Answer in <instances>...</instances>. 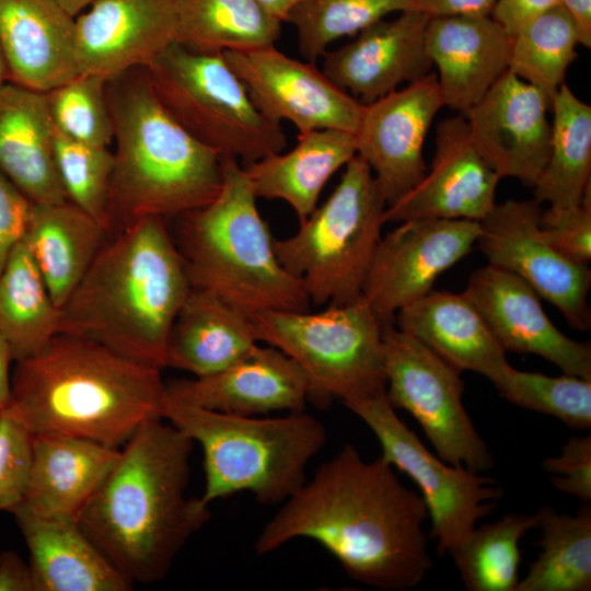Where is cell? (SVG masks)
Here are the masks:
<instances>
[{"label": "cell", "instance_id": "obj_52", "mask_svg": "<svg viewBox=\"0 0 591 591\" xmlns=\"http://www.w3.org/2000/svg\"><path fill=\"white\" fill-rule=\"evenodd\" d=\"M59 4L72 16H77L90 7L95 0H57Z\"/></svg>", "mask_w": 591, "mask_h": 591}, {"label": "cell", "instance_id": "obj_7", "mask_svg": "<svg viewBox=\"0 0 591 591\" xmlns=\"http://www.w3.org/2000/svg\"><path fill=\"white\" fill-rule=\"evenodd\" d=\"M161 416L204 452L206 505L241 491L260 503L285 502L306 480L309 462L326 431L313 416L290 413L257 418L220 413L164 398Z\"/></svg>", "mask_w": 591, "mask_h": 591}, {"label": "cell", "instance_id": "obj_35", "mask_svg": "<svg viewBox=\"0 0 591 591\" xmlns=\"http://www.w3.org/2000/svg\"><path fill=\"white\" fill-rule=\"evenodd\" d=\"M536 515L541 553L517 591L591 590V509L575 515L542 507Z\"/></svg>", "mask_w": 591, "mask_h": 591}, {"label": "cell", "instance_id": "obj_15", "mask_svg": "<svg viewBox=\"0 0 591 591\" xmlns=\"http://www.w3.org/2000/svg\"><path fill=\"white\" fill-rule=\"evenodd\" d=\"M223 57L267 119L289 121L299 135L318 129L357 131L363 104L315 62L288 56L275 45L228 51Z\"/></svg>", "mask_w": 591, "mask_h": 591}, {"label": "cell", "instance_id": "obj_1", "mask_svg": "<svg viewBox=\"0 0 591 591\" xmlns=\"http://www.w3.org/2000/svg\"><path fill=\"white\" fill-rule=\"evenodd\" d=\"M421 496L382 455L366 461L352 444L321 464L260 531L266 555L293 538L317 542L355 581L380 590L419 584L432 567Z\"/></svg>", "mask_w": 591, "mask_h": 591}, {"label": "cell", "instance_id": "obj_50", "mask_svg": "<svg viewBox=\"0 0 591 591\" xmlns=\"http://www.w3.org/2000/svg\"><path fill=\"white\" fill-rule=\"evenodd\" d=\"M14 357L7 339L0 334V412L5 409L12 398L11 363Z\"/></svg>", "mask_w": 591, "mask_h": 591}, {"label": "cell", "instance_id": "obj_14", "mask_svg": "<svg viewBox=\"0 0 591 591\" xmlns=\"http://www.w3.org/2000/svg\"><path fill=\"white\" fill-rule=\"evenodd\" d=\"M376 247L362 298L381 324L394 325L396 313L432 290L445 270L476 244L479 221L412 219L398 222Z\"/></svg>", "mask_w": 591, "mask_h": 591}, {"label": "cell", "instance_id": "obj_46", "mask_svg": "<svg viewBox=\"0 0 591 591\" xmlns=\"http://www.w3.org/2000/svg\"><path fill=\"white\" fill-rule=\"evenodd\" d=\"M559 0H498L491 16L512 36L530 19Z\"/></svg>", "mask_w": 591, "mask_h": 591}, {"label": "cell", "instance_id": "obj_48", "mask_svg": "<svg viewBox=\"0 0 591 591\" xmlns=\"http://www.w3.org/2000/svg\"><path fill=\"white\" fill-rule=\"evenodd\" d=\"M0 591H34L28 563L13 551L0 553Z\"/></svg>", "mask_w": 591, "mask_h": 591}, {"label": "cell", "instance_id": "obj_53", "mask_svg": "<svg viewBox=\"0 0 591 591\" xmlns=\"http://www.w3.org/2000/svg\"><path fill=\"white\" fill-rule=\"evenodd\" d=\"M7 81H9L8 68H7L5 60H4V57L0 47V85Z\"/></svg>", "mask_w": 591, "mask_h": 591}, {"label": "cell", "instance_id": "obj_33", "mask_svg": "<svg viewBox=\"0 0 591 591\" xmlns=\"http://www.w3.org/2000/svg\"><path fill=\"white\" fill-rule=\"evenodd\" d=\"M549 153L536 179L534 200L551 206L579 205L590 188L591 106L564 83L551 102Z\"/></svg>", "mask_w": 591, "mask_h": 591}, {"label": "cell", "instance_id": "obj_20", "mask_svg": "<svg viewBox=\"0 0 591 591\" xmlns=\"http://www.w3.org/2000/svg\"><path fill=\"white\" fill-rule=\"evenodd\" d=\"M463 293L506 351L537 355L564 373L591 380L590 343L563 334L538 293L519 276L488 264L472 274Z\"/></svg>", "mask_w": 591, "mask_h": 591}, {"label": "cell", "instance_id": "obj_2", "mask_svg": "<svg viewBox=\"0 0 591 591\" xmlns=\"http://www.w3.org/2000/svg\"><path fill=\"white\" fill-rule=\"evenodd\" d=\"M194 441L163 418L148 420L79 519V525L130 582L167 575L187 541L210 518L186 493Z\"/></svg>", "mask_w": 591, "mask_h": 591}, {"label": "cell", "instance_id": "obj_41", "mask_svg": "<svg viewBox=\"0 0 591 591\" xmlns=\"http://www.w3.org/2000/svg\"><path fill=\"white\" fill-rule=\"evenodd\" d=\"M106 83L100 77L79 73L46 92L55 130L80 143L108 148L114 126Z\"/></svg>", "mask_w": 591, "mask_h": 591}, {"label": "cell", "instance_id": "obj_16", "mask_svg": "<svg viewBox=\"0 0 591 591\" xmlns=\"http://www.w3.org/2000/svg\"><path fill=\"white\" fill-rule=\"evenodd\" d=\"M443 106L434 73L363 104L355 132L357 155L372 171L386 206L425 176V138Z\"/></svg>", "mask_w": 591, "mask_h": 591}, {"label": "cell", "instance_id": "obj_22", "mask_svg": "<svg viewBox=\"0 0 591 591\" xmlns=\"http://www.w3.org/2000/svg\"><path fill=\"white\" fill-rule=\"evenodd\" d=\"M167 399L241 416L304 412L313 397L302 369L274 346L255 345L225 369L165 383Z\"/></svg>", "mask_w": 591, "mask_h": 591}, {"label": "cell", "instance_id": "obj_31", "mask_svg": "<svg viewBox=\"0 0 591 591\" xmlns=\"http://www.w3.org/2000/svg\"><path fill=\"white\" fill-rule=\"evenodd\" d=\"M108 232L68 200L32 202L22 239L60 309L80 283Z\"/></svg>", "mask_w": 591, "mask_h": 591}, {"label": "cell", "instance_id": "obj_49", "mask_svg": "<svg viewBox=\"0 0 591 591\" xmlns=\"http://www.w3.org/2000/svg\"><path fill=\"white\" fill-rule=\"evenodd\" d=\"M572 19L579 35L580 45L591 47V0H559Z\"/></svg>", "mask_w": 591, "mask_h": 591}, {"label": "cell", "instance_id": "obj_8", "mask_svg": "<svg viewBox=\"0 0 591 591\" xmlns=\"http://www.w3.org/2000/svg\"><path fill=\"white\" fill-rule=\"evenodd\" d=\"M386 201L369 165L355 155L327 199L298 231L274 241L278 260L301 281L316 305H339L362 297L381 241Z\"/></svg>", "mask_w": 591, "mask_h": 591}, {"label": "cell", "instance_id": "obj_45", "mask_svg": "<svg viewBox=\"0 0 591 591\" xmlns=\"http://www.w3.org/2000/svg\"><path fill=\"white\" fill-rule=\"evenodd\" d=\"M32 201L0 173V274L22 242Z\"/></svg>", "mask_w": 591, "mask_h": 591}, {"label": "cell", "instance_id": "obj_10", "mask_svg": "<svg viewBox=\"0 0 591 591\" xmlns=\"http://www.w3.org/2000/svg\"><path fill=\"white\" fill-rule=\"evenodd\" d=\"M250 317L258 341L302 369L314 398L345 404L385 393L384 326L362 297L318 312L267 310Z\"/></svg>", "mask_w": 591, "mask_h": 591}, {"label": "cell", "instance_id": "obj_51", "mask_svg": "<svg viewBox=\"0 0 591 591\" xmlns=\"http://www.w3.org/2000/svg\"><path fill=\"white\" fill-rule=\"evenodd\" d=\"M267 11L278 18L281 22H286V19L299 0H255Z\"/></svg>", "mask_w": 591, "mask_h": 591}, {"label": "cell", "instance_id": "obj_23", "mask_svg": "<svg viewBox=\"0 0 591 591\" xmlns=\"http://www.w3.org/2000/svg\"><path fill=\"white\" fill-rule=\"evenodd\" d=\"M425 44L444 106L464 114L509 67L511 36L491 15L430 18Z\"/></svg>", "mask_w": 591, "mask_h": 591}, {"label": "cell", "instance_id": "obj_13", "mask_svg": "<svg viewBox=\"0 0 591 591\" xmlns=\"http://www.w3.org/2000/svg\"><path fill=\"white\" fill-rule=\"evenodd\" d=\"M541 212L535 200L495 204L479 221L476 243L489 265L519 276L554 304L573 328L588 331L591 270L551 245L540 228Z\"/></svg>", "mask_w": 591, "mask_h": 591}, {"label": "cell", "instance_id": "obj_36", "mask_svg": "<svg viewBox=\"0 0 591 591\" xmlns=\"http://www.w3.org/2000/svg\"><path fill=\"white\" fill-rule=\"evenodd\" d=\"M577 27L560 3L536 14L511 36L508 70L552 102L577 58Z\"/></svg>", "mask_w": 591, "mask_h": 591}, {"label": "cell", "instance_id": "obj_25", "mask_svg": "<svg viewBox=\"0 0 591 591\" xmlns=\"http://www.w3.org/2000/svg\"><path fill=\"white\" fill-rule=\"evenodd\" d=\"M76 18L57 0H0V47L9 81L48 92L79 74Z\"/></svg>", "mask_w": 591, "mask_h": 591}, {"label": "cell", "instance_id": "obj_43", "mask_svg": "<svg viewBox=\"0 0 591 591\" xmlns=\"http://www.w3.org/2000/svg\"><path fill=\"white\" fill-rule=\"evenodd\" d=\"M32 433L5 410L0 412V511L22 502L31 462Z\"/></svg>", "mask_w": 591, "mask_h": 591}, {"label": "cell", "instance_id": "obj_44", "mask_svg": "<svg viewBox=\"0 0 591 591\" xmlns=\"http://www.w3.org/2000/svg\"><path fill=\"white\" fill-rule=\"evenodd\" d=\"M549 482L559 491L584 503L591 500V436L571 437L556 456L542 462Z\"/></svg>", "mask_w": 591, "mask_h": 591}, {"label": "cell", "instance_id": "obj_27", "mask_svg": "<svg viewBox=\"0 0 591 591\" xmlns=\"http://www.w3.org/2000/svg\"><path fill=\"white\" fill-rule=\"evenodd\" d=\"M46 92L0 85V173L32 202L67 200L54 155Z\"/></svg>", "mask_w": 591, "mask_h": 591}, {"label": "cell", "instance_id": "obj_38", "mask_svg": "<svg viewBox=\"0 0 591 591\" xmlns=\"http://www.w3.org/2000/svg\"><path fill=\"white\" fill-rule=\"evenodd\" d=\"M409 10H420V0H299L286 22L297 32L302 57L315 62L337 39Z\"/></svg>", "mask_w": 591, "mask_h": 591}, {"label": "cell", "instance_id": "obj_21", "mask_svg": "<svg viewBox=\"0 0 591 591\" xmlns=\"http://www.w3.org/2000/svg\"><path fill=\"white\" fill-rule=\"evenodd\" d=\"M430 16L421 10L401 12L364 28L322 57V70L362 104H369L402 83L416 82L432 66L425 33Z\"/></svg>", "mask_w": 591, "mask_h": 591}, {"label": "cell", "instance_id": "obj_17", "mask_svg": "<svg viewBox=\"0 0 591 591\" xmlns=\"http://www.w3.org/2000/svg\"><path fill=\"white\" fill-rule=\"evenodd\" d=\"M549 108L542 91L507 70L464 115L475 148L496 173L533 187L549 153Z\"/></svg>", "mask_w": 591, "mask_h": 591}, {"label": "cell", "instance_id": "obj_28", "mask_svg": "<svg viewBox=\"0 0 591 591\" xmlns=\"http://www.w3.org/2000/svg\"><path fill=\"white\" fill-rule=\"evenodd\" d=\"M396 327L457 370L490 382L510 363L483 315L464 293L434 291L401 309Z\"/></svg>", "mask_w": 591, "mask_h": 591}, {"label": "cell", "instance_id": "obj_18", "mask_svg": "<svg viewBox=\"0 0 591 591\" xmlns=\"http://www.w3.org/2000/svg\"><path fill=\"white\" fill-rule=\"evenodd\" d=\"M430 170L402 198L386 206V222L412 219L480 221L495 206L501 177L475 148L465 117H449L436 129Z\"/></svg>", "mask_w": 591, "mask_h": 591}, {"label": "cell", "instance_id": "obj_26", "mask_svg": "<svg viewBox=\"0 0 591 591\" xmlns=\"http://www.w3.org/2000/svg\"><path fill=\"white\" fill-rule=\"evenodd\" d=\"M10 513L30 554L34 591H129L121 575L79 522L44 518L19 503Z\"/></svg>", "mask_w": 591, "mask_h": 591}, {"label": "cell", "instance_id": "obj_30", "mask_svg": "<svg viewBox=\"0 0 591 591\" xmlns=\"http://www.w3.org/2000/svg\"><path fill=\"white\" fill-rule=\"evenodd\" d=\"M357 154L355 135L318 129L298 137L287 152H277L245 164L257 198L287 202L299 221L317 206L331 177Z\"/></svg>", "mask_w": 591, "mask_h": 591}, {"label": "cell", "instance_id": "obj_6", "mask_svg": "<svg viewBox=\"0 0 591 591\" xmlns=\"http://www.w3.org/2000/svg\"><path fill=\"white\" fill-rule=\"evenodd\" d=\"M241 161L222 157V184L206 206L181 218L175 243L192 287L211 291L248 314L308 311L300 280L276 255L270 229Z\"/></svg>", "mask_w": 591, "mask_h": 591}, {"label": "cell", "instance_id": "obj_3", "mask_svg": "<svg viewBox=\"0 0 591 591\" xmlns=\"http://www.w3.org/2000/svg\"><path fill=\"white\" fill-rule=\"evenodd\" d=\"M162 370L107 346L59 333L14 361L3 409L28 432L59 433L120 449L148 420L162 418Z\"/></svg>", "mask_w": 591, "mask_h": 591}, {"label": "cell", "instance_id": "obj_11", "mask_svg": "<svg viewBox=\"0 0 591 591\" xmlns=\"http://www.w3.org/2000/svg\"><path fill=\"white\" fill-rule=\"evenodd\" d=\"M385 394L390 405L409 413L438 456L483 473L493 455L463 404L461 371L394 325L383 329Z\"/></svg>", "mask_w": 591, "mask_h": 591}, {"label": "cell", "instance_id": "obj_29", "mask_svg": "<svg viewBox=\"0 0 591 591\" xmlns=\"http://www.w3.org/2000/svg\"><path fill=\"white\" fill-rule=\"evenodd\" d=\"M257 344L247 312L192 287L169 334L165 368L207 376L236 362Z\"/></svg>", "mask_w": 591, "mask_h": 591}, {"label": "cell", "instance_id": "obj_32", "mask_svg": "<svg viewBox=\"0 0 591 591\" xmlns=\"http://www.w3.org/2000/svg\"><path fill=\"white\" fill-rule=\"evenodd\" d=\"M176 44L223 55L274 46L282 22L255 0H175Z\"/></svg>", "mask_w": 591, "mask_h": 591}, {"label": "cell", "instance_id": "obj_4", "mask_svg": "<svg viewBox=\"0 0 591 591\" xmlns=\"http://www.w3.org/2000/svg\"><path fill=\"white\" fill-rule=\"evenodd\" d=\"M190 289L164 219H141L108 235L60 308L59 333L163 370L171 327Z\"/></svg>", "mask_w": 591, "mask_h": 591}, {"label": "cell", "instance_id": "obj_47", "mask_svg": "<svg viewBox=\"0 0 591 591\" xmlns=\"http://www.w3.org/2000/svg\"><path fill=\"white\" fill-rule=\"evenodd\" d=\"M498 0H420V10L434 16H489Z\"/></svg>", "mask_w": 591, "mask_h": 591}, {"label": "cell", "instance_id": "obj_12", "mask_svg": "<svg viewBox=\"0 0 591 591\" xmlns=\"http://www.w3.org/2000/svg\"><path fill=\"white\" fill-rule=\"evenodd\" d=\"M344 405L374 433L381 455L418 486L437 552L450 555L478 520L493 511L501 488L490 477L433 455L397 416L385 393Z\"/></svg>", "mask_w": 591, "mask_h": 591}, {"label": "cell", "instance_id": "obj_19", "mask_svg": "<svg viewBox=\"0 0 591 591\" xmlns=\"http://www.w3.org/2000/svg\"><path fill=\"white\" fill-rule=\"evenodd\" d=\"M175 0H95L76 16L79 73L106 81L144 68L176 43Z\"/></svg>", "mask_w": 591, "mask_h": 591}, {"label": "cell", "instance_id": "obj_42", "mask_svg": "<svg viewBox=\"0 0 591 591\" xmlns=\"http://www.w3.org/2000/svg\"><path fill=\"white\" fill-rule=\"evenodd\" d=\"M540 228L551 245L569 260L588 265L591 259V192L579 205L542 210Z\"/></svg>", "mask_w": 591, "mask_h": 591}, {"label": "cell", "instance_id": "obj_34", "mask_svg": "<svg viewBox=\"0 0 591 591\" xmlns=\"http://www.w3.org/2000/svg\"><path fill=\"white\" fill-rule=\"evenodd\" d=\"M60 309L21 242L0 274V334L14 361L40 351L59 334Z\"/></svg>", "mask_w": 591, "mask_h": 591}, {"label": "cell", "instance_id": "obj_9", "mask_svg": "<svg viewBox=\"0 0 591 591\" xmlns=\"http://www.w3.org/2000/svg\"><path fill=\"white\" fill-rule=\"evenodd\" d=\"M144 70L164 108L221 157L245 165L286 149L281 124L255 107L223 55L199 54L175 43Z\"/></svg>", "mask_w": 591, "mask_h": 591}, {"label": "cell", "instance_id": "obj_37", "mask_svg": "<svg viewBox=\"0 0 591 591\" xmlns=\"http://www.w3.org/2000/svg\"><path fill=\"white\" fill-rule=\"evenodd\" d=\"M536 528L535 514H507L474 528L450 554L470 591H517L520 542Z\"/></svg>", "mask_w": 591, "mask_h": 591}, {"label": "cell", "instance_id": "obj_39", "mask_svg": "<svg viewBox=\"0 0 591 591\" xmlns=\"http://www.w3.org/2000/svg\"><path fill=\"white\" fill-rule=\"evenodd\" d=\"M491 383L500 396L519 407L553 416L571 429L591 427V380L521 371L509 364Z\"/></svg>", "mask_w": 591, "mask_h": 591}, {"label": "cell", "instance_id": "obj_5", "mask_svg": "<svg viewBox=\"0 0 591 591\" xmlns=\"http://www.w3.org/2000/svg\"><path fill=\"white\" fill-rule=\"evenodd\" d=\"M106 93L115 143L109 234L209 204L222 184V157L164 108L144 68L108 80Z\"/></svg>", "mask_w": 591, "mask_h": 591}, {"label": "cell", "instance_id": "obj_24", "mask_svg": "<svg viewBox=\"0 0 591 591\" xmlns=\"http://www.w3.org/2000/svg\"><path fill=\"white\" fill-rule=\"evenodd\" d=\"M120 456V449L59 434H32L24 497L26 509L44 518L79 522Z\"/></svg>", "mask_w": 591, "mask_h": 591}, {"label": "cell", "instance_id": "obj_40", "mask_svg": "<svg viewBox=\"0 0 591 591\" xmlns=\"http://www.w3.org/2000/svg\"><path fill=\"white\" fill-rule=\"evenodd\" d=\"M54 155L67 200L109 234L113 151L70 140L55 130Z\"/></svg>", "mask_w": 591, "mask_h": 591}]
</instances>
